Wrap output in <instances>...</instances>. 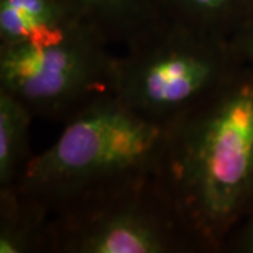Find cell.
<instances>
[{
	"mask_svg": "<svg viewBox=\"0 0 253 253\" xmlns=\"http://www.w3.org/2000/svg\"><path fill=\"white\" fill-rule=\"evenodd\" d=\"M120 48L114 94L159 121L179 117L239 65L231 42L165 14Z\"/></svg>",
	"mask_w": 253,
	"mask_h": 253,
	"instance_id": "obj_3",
	"label": "cell"
},
{
	"mask_svg": "<svg viewBox=\"0 0 253 253\" xmlns=\"http://www.w3.org/2000/svg\"><path fill=\"white\" fill-rule=\"evenodd\" d=\"M86 28L113 46L128 40L163 16L161 0H61Z\"/></svg>",
	"mask_w": 253,
	"mask_h": 253,
	"instance_id": "obj_7",
	"label": "cell"
},
{
	"mask_svg": "<svg viewBox=\"0 0 253 253\" xmlns=\"http://www.w3.org/2000/svg\"><path fill=\"white\" fill-rule=\"evenodd\" d=\"M231 46L238 62L253 69V20L231 40Z\"/></svg>",
	"mask_w": 253,
	"mask_h": 253,
	"instance_id": "obj_12",
	"label": "cell"
},
{
	"mask_svg": "<svg viewBox=\"0 0 253 253\" xmlns=\"http://www.w3.org/2000/svg\"><path fill=\"white\" fill-rule=\"evenodd\" d=\"M224 252L253 253V204L244 221L226 242Z\"/></svg>",
	"mask_w": 253,
	"mask_h": 253,
	"instance_id": "obj_11",
	"label": "cell"
},
{
	"mask_svg": "<svg viewBox=\"0 0 253 253\" xmlns=\"http://www.w3.org/2000/svg\"><path fill=\"white\" fill-rule=\"evenodd\" d=\"M82 30L89 28L61 0H0V48L42 45Z\"/></svg>",
	"mask_w": 253,
	"mask_h": 253,
	"instance_id": "obj_6",
	"label": "cell"
},
{
	"mask_svg": "<svg viewBox=\"0 0 253 253\" xmlns=\"http://www.w3.org/2000/svg\"><path fill=\"white\" fill-rule=\"evenodd\" d=\"M156 179L201 252H224L253 204L252 68L173 118Z\"/></svg>",
	"mask_w": 253,
	"mask_h": 253,
	"instance_id": "obj_1",
	"label": "cell"
},
{
	"mask_svg": "<svg viewBox=\"0 0 253 253\" xmlns=\"http://www.w3.org/2000/svg\"><path fill=\"white\" fill-rule=\"evenodd\" d=\"M49 211L14 187L0 189V253H40L48 248Z\"/></svg>",
	"mask_w": 253,
	"mask_h": 253,
	"instance_id": "obj_8",
	"label": "cell"
},
{
	"mask_svg": "<svg viewBox=\"0 0 253 253\" xmlns=\"http://www.w3.org/2000/svg\"><path fill=\"white\" fill-rule=\"evenodd\" d=\"M117 54L89 30L42 45L0 48V90L20 100L34 118L66 123L114 94Z\"/></svg>",
	"mask_w": 253,
	"mask_h": 253,
	"instance_id": "obj_5",
	"label": "cell"
},
{
	"mask_svg": "<svg viewBox=\"0 0 253 253\" xmlns=\"http://www.w3.org/2000/svg\"><path fill=\"white\" fill-rule=\"evenodd\" d=\"M48 253H197L156 176L120 181L49 212Z\"/></svg>",
	"mask_w": 253,
	"mask_h": 253,
	"instance_id": "obj_4",
	"label": "cell"
},
{
	"mask_svg": "<svg viewBox=\"0 0 253 253\" xmlns=\"http://www.w3.org/2000/svg\"><path fill=\"white\" fill-rule=\"evenodd\" d=\"M161 3L166 17L228 42L253 20V0H161Z\"/></svg>",
	"mask_w": 253,
	"mask_h": 253,
	"instance_id": "obj_9",
	"label": "cell"
},
{
	"mask_svg": "<svg viewBox=\"0 0 253 253\" xmlns=\"http://www.w3.org/2000/svg\"><path fill=\"white\" fill-rule=\"evenodd\" d=\"M33 113L7 91L0 90V189L13 186L26 163Z\"/></svg>",
	"mask_w": 253,
	"mask_h": 253,
	"instance_id": "obj_10",
	"label": "cell"
},
{
	"mask_svg": "<svg viewBox=\"0 0 253 253\" xmlns=\"http://www.w3.org/2000/svg\"><path fill=\"white\" fill-rule=\"evenodd\" d=\"M170 124L107 94L68 120L58 139L31 155L10 187L51 212L66 201L120 181L156 176Z\"/></svg>",
	"mask_w": 253,
	"mask_h": 253,
	"instance_id": "obj_2",
	"label": "cell"
}]
</instances>
